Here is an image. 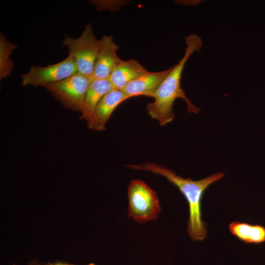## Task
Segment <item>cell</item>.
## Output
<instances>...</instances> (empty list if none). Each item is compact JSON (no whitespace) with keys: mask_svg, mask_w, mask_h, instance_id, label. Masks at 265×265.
<instances>
[{"mask_svg":"<svg viewBox=\"0 0 265 265\" xmlns=\"http://www.w3.org/2000/svg\"><path fill=\"white\" fill-rule=\"evenodd\" d=\"M49 265H75L73 264H70L66 263L57 262L54 263H50Z\"/></svg>","mask_w":265,"mask_h":265,"instance_id":"5bb4252c","label":"cell"},{"mask_svg":"<svg viewBox=\"0 0 265 265\" xmlns=\"http://www.w3.org/2000/svg\"><path fill=\"white\" fill-rule=\"evenodd\" d=\"M92 80L86 76L77 73L45 87L65 107L81 113L86 94Z\"/></svg>","mask_w":265,"mask_h":265,"instance_id":"5b68a950","label":"cell"},{"mask_svg":"<svg viewBox=\"0 0 265 265\" xmlns=\"http://www.w3.org/2000/svg\"><path fill=\"white\" fill-rule=\"evenodd\" d=\"M170 70L171 67L161 71L148 72L130 82L122 91L127 99L139 96L153 97Z\"/></svg>","mask_w":265,"mask_h":265,"instance_id":"ba28073f","label":"cell"},{"mask_svg":"<svg viewBox=\"0 0 265 265\" xmlns=\"http://www.w3.org/2000/svg\"><path fill=\"white\" fill-rule=\"evenodd\" d=\"M130 168L151 172L165 177L176 186L187 201L189 208V217L187 232L193 241L205 239L207 230L202 220L201 202L206 190L212 184L221 180L224 173L217 172L199 180L183 178L165 166L155 163L146 162L141 164H128Z\"/></svg>","mask_w":265,"mask_h":265,"instance_id":"6da1fadb","label":"cell"},{"mask_svg":"<svg viewBox=\"0 0 265 265\" xmlns=\"http://www.w3.org/2000/svg\"><path fill=\"white\" fill-rule=\"evenodd\" d=\"M62 43L67 47L68 55L73 58L78 73L92 79L99 40L95 37L92 25H86L78 38L66 35Z\"/></svg>","mask_w":265,"mask_h":265,"instance_id":"277c9868","label":"cell"},{"mask_svg":"<svg viewBox=\"0 0 265 265\" xmlns=\"http://www.w3.org/2000/svg\"><path fill=\"white\" fill-rule=\"evenodd\" d=\"M149 71L137 60H122L111 73L108 80L113 89L121 90L131 81Z\"/></svg>","mask_w":265,"mask_h":265,"instance_id":"30bf717a","label":"cell"},{"mask_svg":"<svg viewBox=\"0 0 265 265\" xmlns=\"http://www.w3.org/2000/svg\"><path fill=\"white\" fill-rule=\"evenodd\" d=\"M113 89L108 79H92L86 94L80 119L86 120L88 125L100 101Z\"/></svg>","mask_w":265,"mask_h":265,"instance_id":"8fae6325","label":"cell"},{"mask_svg":"<svg viewBox=\"0 0 265 265\" xmlns=\"http://www.w3.org/2000/svg\"><path fill=\"white\" fill-rule=\"evenodd\" d=\"M230 233L238 239L248 244H259L265 241V228L238 221L229 225Z\"/></svg>","mask_w":265,"mask_h":265,"instance_id":"7c38bea8","label":"cell"},{"mask_svg":"<svg viewBox=\"0 0 265 265\" xmlns=\"http://www.w3.org/2000/svg\"><path fill=\"white\" fill-rule=\"evenodd\" d=\"M186 48L184 56L177 64L171 67V70L155 93L153 102L146 106L148 114L153 119L157 120L163 126L173 121L175 114L173 105L175 100L182 98L186 104L188 113H197L200 111L186 95L181 87V79L183 71L191 55L199 51L203 43L200 37L191 34L185 37Z\"/></svg>","mask_w":265,"mask_h":265,"instance_id":"7a4b0ae2","label":"cell"},{"mask_svg":"<svg viewBox=\"0 0 265 265\" xmlns=\"http://www.w3.org/2000/svg\"><path fill=\"white\" fill-rule=\"evenodd\" d=\"M127 100L122 90L113 89L110 91L99 102L88 127L99 131L105 130L106 125L115 109Z\"/></svg>","mask_w":265,"mask_h":265,"instance_id":"9c48e42d","label":"cell"},{"mask_svg":"<svg viewBox=\"0 0 265 265\" xmlns=\"http://www.w3.org/2000/svg\"><path fill=\"white\" fill-rule=\"evenodd\" d=\"M128 216L142 223L157 219L161 207L156 192L140 180L132 181L128 188Z\"/></svg>","mask_w":265,"mask_h":265,"instance_id":"3957f363","label":"cell"},{"mask_svg":"<svg viewBox=\"0 0 265 265\" xmlns=\"http://www.w3.org/2000/svg\"><path fill=\"white\" fill-rule=\"evenodd\" d=\"M17 45L8 41L1 32L0 34V79L8 77L11 73L14 63L10 57Z\"/></svg>","mask_w":265,"mask_h":265,"instance_id":"4fadbf2b","label":"cell"},{"mask_svg":"<svg viewBox=\"0 0 265 265\" xmlns=\"http://www.w3.org/2000/svg\"><path fill=\"white\" fill-rule=\"evenodd\" d=\"M119 46L112 36H103L99 40L92 79H108L122 60L117 54Z\"/></svg>","mask_w":265,"mask_h":265,"instance_id":"52a82bcc","label":"cell"},{"mask_svg":"<svg viewBox=\"0 0 265 265\" xmlns=\"http://www.w3.org/2000/svg\"><path fill=\"white\" fill-rule=\"evenodd\" d=\"M78 73L75 62L71 56L63 60L45 67L32 65L29 71L22 76L23 86L32 85L35 87H45Z\"/></svg>","mask_w":265,"mask_h":265,"instance_id":"8992f818","label":"cell"},{"mask_svg":"<svg viewBox=\"0 0 265 265\" xmlns=\"http://www.w3.org/2000/svg\"><path fill=\"white\" fill-rule=\"evenodd\" d=\"M87 265H95L93 264V263H91V264H88Z\"/></svg>","mask_w":265,"mask_h":265,"instance_id":"9a60e30c","label":"cell"}]
</instances>
